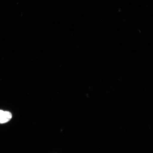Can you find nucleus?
Here are the masks:
<instances>
[{
  "instance_id": "1",
  "label": "nucleus",
  "mask_w": 153,
  "mask_h": 153,
  "mask_svg": "<svg viewBox=\"0 0 153 153\" xmlns=\"http://www.w3.org/2000/svg\"><path fill=\"white\" fill-rule=\"evenodd\" d=\"M12 114L10 112L3 111L0 116V123L4 124L8 122L12 118Z\"/></svg>"
}]
</instances>
